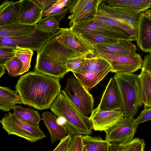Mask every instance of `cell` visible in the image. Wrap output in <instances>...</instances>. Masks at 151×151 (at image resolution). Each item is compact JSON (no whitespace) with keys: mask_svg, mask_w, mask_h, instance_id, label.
<instances>
[{"mask_svg":"<svg viewBox=\"0 0 151 151\" xmlns=\"http://www.w3.org/2000/svg\"><path fill=\"white\" fill-rule=\"evenodd\" d=\"M127 40H119L117 42L111 44H97L95 46V52L114 55L135 56L136 46Z\"/></svg>","mask_w":151,"mask_h":151,"instance_id":"ac0fdd59","label":"cell"},{"mask_svg":"<svg viewBox=\"0 0 151 151\" xmlns=\"http://www.w3.org/2000/svg\"><path fill=\"white\" fill-rule=\"evenodd\" d=\"M86 56H79L68 59L66 62V65L68 72H72L80 68L85 63Z\"/></svg>","mask_w":151,"mask_h":151,"instance_id":"d590c367","label":"cell"},{"mask_svg":"<svg viewBox=\"0 0 151 151\" xmlns=\"http://www.w3.org/2000/svg\"></svg>","mask_w":151,"mask_h":151,"instance_id":"681fc988","label":"cell"},{"mask_svg":"<svg viewBox=\"0 0 151 151\" xmlns=\"http://www.w3.org/2000/svg\"><path fill=\"white\" fill-rule=\"evenodd\" d=\"M97 20L114 26L119 27L129 33L137 39V32L128 25L116 19L106 17L94 16L89 19Z\"/></svg>","mask_w":151,"mask_h":151,"instance_id":"4dcf8cb0","label":"cell"},{"mask_svg":"<svg viewBox=\"0 0 151 151\" xmlns=\"http://www.w3.org/2000/svg\"><path fill=\"white\" fill-rule=\"evenodd\" d=\"M138 125L133 117H124L105 132V140L109 143L110 148L116 150L132 140Z\"/></svg>","mask_w":151,"mask_h":151,"instance_id":"52a82bcc","label":"cell"},{"mask_svg":"<svg viewBox=\"0 0 151 151\" xmlns=\"http://www.w3.org/2000/svg\"><path fill=\"white\" fill-rule=\"evenodd\" d=\"M15 48L6 46H0V65H4L15 56Z\"/></svg>","mask_w":151,"mask_h":151,"instance_id":"e575fe53","label":"cell"},{"mask_svg":"<svg viewBox=\"0 0 151 151\" xmlns=\"http://www.w3.org/2000/svg\"><path fill=\"white\" fill-rule=\"evenodd\" d=\"M58 0H32L43 11L48 9L56 3Z\"/></svg>","mask_w":151,"mask_h":151,"instance_id":"60d3db41","label":"cell"},{"mask_svg":"<svg viewBox=\"0 0 151 151\" xmlns=\"http://www.w3.org/2000/svg\"><path fill=\"white\" fill-rule=\"evenodd\" d=\"M71 145V151H83L84 147L83 136L81 135L73 136Z\"/></svg>","mask_w":151,"mask_h":151,"instance_id":"74e56055","label":"cell"},{"mask_svg":"<svg viewBox=\"0 0 151 151\" xmlns=\"http://www.w3.org/2000/svg\"><path fill=\"white\" fill-rule=\"evenodd\" d=\"M67 12L41 18L37 24L38 28L44 31L56 33L59 29V24L65 16Z\"/></svg>","mask_w":151,"mask_h":151,"instance_id":"83f0119b","label":"cell"},{"mask_svg":"<svg viewBox=\"0 0 151 151\" xmlns=\"http://www.w3.org/2000/svg\"><path fill=\"white\" fill-rule=\"evenodd\" d=\"M145 145L143 139L135 138L128 144L127 151H144Z\"/></svg>","mask_w":151,"mask_h":151,"instance_id":"8d00e7d4","label":"cell"},{"mask_svg":"<svg viewBox=\"0 0 151 151\" xmlns=\"http://www.w3.org/2000/svg\"><path fill=\"white\" fill-rule=\"evenodd\" d=\"M144 13L148 16L151 17V10H148Z\"/></svg>","mask_w":151,"mask_h":151,"instance_id":"f6af8a7d","label":"cell"},{"mask_svg":"<svg viewBox=\"0 0 151 151\" xmlns=\"http://www.w3.org/2000/svg\"><path fill=\"white\" fill-rule=\"evenodd\" d=\"M124 117V112L121 110L98 111L94 109L89 118L95 131L105 132Z\"/></svg>","mask_w":151,"mask_h":151,"instance_id":"2e32d148","label":"cell"},{"mask_svg":"<svg viewBox=\"0 0 151 151\" xmlns=\"http://www.w3.org/2000/svg\"><path fill=\"white\" fill-rule=\"evenodd\" d=\"M128 144L125 145L122 147H121L117 149L115 151H127L128 148Z\"/></svg>","mask_w":151,"mask_h":151,"instance_id":"ee69618b","label":"cell"},{"mask_svg":"<svg viewBox=\"0 0 151 151\" xmlns=\"http://www.w3.org/2000/svg\"><path fill=\"white\" fill-rule=\"evenodd\" d=\"M142 69L151 73V52L144 57Z\"/></svg>","mask_w":151,"mask_h":151,"instance_id":"b9f144b4","label":"cell"},{"mask_svg":"<svg viewBox=\"0 0 151 151\" xmlns=\"http://www.w3.org/2000/svg\"><path fill=\"white\" fill-rule=\"evenodd\" d=\"M55 35L47 42L39 52L55 58L66 60L74 57L85 56L77 53L58 42L55 38Z\"/></svg>","mask_w":151,"mask_h":151,"instance_id":"ffe728a7","label":"cell"},{"mask_svg":"<svg viewBox=\"0 0 151 151\" xmlns=\"http://www.w3.org/2000/svg\"><path fill=\"white\" fill-rule=\"evenodd\" d=\"M50 109L60 118L68 134L90 135L93 132L92 122L89 117L82 114L63 93L60 92L52 103Z\"/></svg>","mask_w":151,"mask_h":151,"instance_id":"7a4b0ae2","label":"cell"},{"mask_svg":"<svg viewBox=\"0 0 151 151\" xmlns=\"http://www.w3.org/2000/svg\"><path fill=\"white\" fill-rule=\"evenodd\" d=\"M94 110L98 111L119 110L124 111L120 93L114 77L110 78L99 106Z\"/></svg>","mask_w":151,"mask_h":151,"instance_id":"5bb4252c","label":"cell"},{"mask_svg":"<svg viewBox=\"0 0 151 151\" xmlns=\"http://www.w3.org/2000/svg\"></svg>","mask_w":151,"mask_h":151,"instance_id":"f907efd6","label":"cell"},{"mask_svg":"<svg viewBox=\"0 0 151 151\" xmlns=\"http://www.w3.org/2000/svg\"><path fill=\"white\" fill-rule=\"evenodd\" d=\"M18 3L17 22L33 25L42 18L43 10L32 0H21Z\"/></svg>","mask_w":151,"mask_h":151,"instance_id":"e0dca14e","label":"cell"},{"mask_svg":"<svg viewBox=\"0 0 151 151\" xmlns=\"http://www.w3.org/2000/svg\"><path fill=\"white\" fill-rule=\"evenodd\" d=\"M112 67L107 60L95 53L86 58L80 68L72 73L77 79L89 91L110 72Z\"/></svg>","mask_w":151,"mask_h":151,"instance_id":"277c9868","label":"cell"},{"mask_svg":"<svg viewBox=\"0 0 151 151\" xmlns=\"http://www.w3.org/2000/svg\"><path fill=\"white\" fill-rule=\"evenodd\" d=\"M95 53L110 63L112 67L111 72L112 73H132L142 68L143 60L139 53L133 57L96 52Z\"/></svg>","mask_w":151,"mask_h":151,"instance_id":"7c38bea8","label":"cell"},{"mask_svg":"<svg viewBox=\"0 0 151 151\" xmlns=\"http://www.w3.org/2000/svg\"><path fill=\"white\" fill-rule=\"evenodd\" d=\"M102 0H70L67 6L70 15L69 25L71 28L78 23L86 21L96 14Z\"/></svg>","mask_w":151,"mask_h":151,"instance_id":"8fae6325","label":"cell"},{"mask_svg":"<svg viewBox=\"0 0 151 151\" xmlns=\"http://www.w3.org/2000/svg\"><path fill=\"white\" fill-rule=\"evenodd\" d=\"M94 46L97 44H111L116 43L119 40L103 35L87 33H80Z\"/></svg>","mask_w":151,"mask_h":151,"instance_id":"1f68e13d","label":"cell"},{"mask_svg":"<svg viewBox=\"0 0 151 151\" xmlns=\"http://www.w3.org/2000/svg\"><path fill=\"white\" fill-rule=\"evenodd\" d=\"M18 1L5 0L0 6V26L18 22Z\"/></svg>","mask_w":151,"mask_h":151,"instance_id":"d4e9b609","label":"cell"},{"mask_svg":"<svg viewBox=\"0 0 151 151\" xmlns=\"http://www.w3.org/2000/svg\"><path fill=\"white\" fill-rule=\"evenodd\" d=\"M69 28L79 33L99 34L118 40H128L131 42L137 40L127 31L97 20L89 19L81 22Z\"/></svg>","mask_w":151,"mask_h":151,"instance_id":"8992f818","label":"cell"},{"mask_svg":"<svg viewBox=\"0 0 151 151\" xmlns=\"http://www.w3.org/2000/svg\"><path fill=\"white\" fill-rule=\"evenodd\" d=\"M0 122L3 129L9 135H14L31 142H35L46 137L40 129L24 122L14 113L9 112L6 114Z\"/></svg>","mask_w":151,"mask_h":151,"instance_id":"ba28073f","label":"cell"},{"mask_svg":"<svg viewBox=\"0 0 151 151\" xmlns=\"http://www.w3.org/2000/svg\"><path fill=\"white\" fill-rule=\"evenodd\" d=\"M83 138L87 151H109V143L103 139L99 135L95 137L83 135Z\"/></svg>","mask_w":151,"mask_h":151,"instance_id":"f1b7e54d","label":"cell"},{"mask_svg":"<svg viewBox=\"0 0 151 151\" xmlns=\"http://www.w3.org/2000/svg\"><path fill=\"white\" fill-rule=\"evenodd\" d=\"M103 1L109 7L141 14L151 8V0H109Z\"/></svg>","mask_w":151,"mask_h":151,"instance_id":"7402d4cb","label":"cell"},{"mask_svg":"<svg viewBox=\"0 0 151 151\" xmlns=\"http://www.w3.org/2000/svg\"><path fill=\"white\" fill-rule=\"evenodd\" d=\"M137 44L145 52H151V17L140 14L138 24Z\"/></svg>","mask_w":151,"mask_h":151,"instance_id":"d6986e66","label":"cell"},{"mask_svg":"<svg viewBox=\"0 0 151 151\" xmlns=\"http://www.w3.org/2000/svg\"><path fill=\"white\" fill-rule=\"evenodd\" d=\"M4 65L9 76L12 77L19 75L23 66L21 61L16 56L6 62Z\"/></svg>","mask_w":151,"mask_h":151,"instance_id":"836d02e7","label":"cell"},{"mask_svg":"<svg viewBox=\"0 0 151 151\" xmlns=\"http://www.w3.org/2000/svg\"><path fill=\"white\" fill-rule=\"evenodd\" d=\"M55 37L58 42L77 54L87 57L95 54V46L81 34L69 28H60Z\"/></svg>","mask_w":151,"mask_h":151,"instance_id":"30bf717a","label":"cell"},{"mask_svg":"<svg viewBox=\"0 0 151 151\" xmlns=\"http://www.w3.org/2000/svg\"><path fill=\"white\" fill-rule=\"evenodd\" d=\"M83 151H87V150L86 147L84 145V147H83Z\"/></svg>","mask_w":151,"mask_h":151,"instance_id":"7dc6e473","label":"cell"},{"mask_svg":"<svg viewBox=\"0 0 151 151\" xmlns=\"http://www.w3.org/2000/svg\"><path fill=\"white\" fill-rule=\"evenodd\" d=\"M15 90H12L6 87H0V109L8 112L13 109L17 104H22L20 96Z\"/></svg>","mask_w":151,"mask_h":151,"instance_id":"cb8c5ba5","label":"cell"},{"mask_svg":"<svg viewBox=\"0 0 151 151\" xmlns=\"http://www.w3.org/2000/svg\"><path fill=\"white\" fill-rule=\"evenodd\" d=\"M14 113L19 119L35 128L40 129L39 124L42 119L37 110L25 108L20 105L13 109Z\"/></svg>","mask_w":151,"mask_h":151,"instance_id":"484cf974","label":"cell"},{"mask_svg":"<svg viewBox=\"0 0 151 151\" xmlns=\"http://www.w3.org/2000/svg\"><path fill=\"white\" fill-rule=\"evenodd\" d=\"M73 137L68 134L61 140L53 151H66L72 142Z\"/></svg>","mask_w":151,"mask_h":151,"instance_id":"ab89813d","label":"cell"},{"mask_svg":"<svg viewBox=\"0 0 151 151\" xmlns=\"http://www.w3.org/2000/svg\"><path fill=\"white\" fill-rule=\"evenodd\" d=\"M5 67L4 65H0V77H1L5 73Z\"/></svg>","mask_w":151,"mask_h":151,"instance_id":"7bdbcfd3","label":"cell"},{"mask_svg":"<svg viewBox=\"0 0 151 151\" xmlns=\"http://www.w3.org/2000/svg\"><path fill=\"white\" fill-rule=\"evenodd\" d=\"M83 115L88 116L93 112V96L77 79L70 76L68 78L64 89L61 90Z\"/></svg>","mask_w":151,"mask_h":151,"instance_id":"5b68a950","label":"cell"},{"mask_svg":"<svg viewBox=\"0 0 151 151\" xmlns=\"http://www.w3.org/2000/svg\"><path fill=\"white\" fill-rule=\"evenodd\" d=\"M37 24L28 25L19 22L0 26V38L17 37L35 32Z\"/></svg>","mask_w":151,"mask_h":151,"instance_id":"603a6c76","label":"cell"},{"mask_svg":"<svg viewBox=\"0 0 151 151\" xmlns=\"http://www.w3.org/2000/svg\"><path fill=\"white\" fill-rule=\"evenodd\" d=\"M114 78L120 93L124 117H133L143 104L139 75L115 73Z\"/></svg>","mask_w":151,"mask_h":151,"instance_id":"3957f363","label":"cell"},{"mask_svg":"<svg viewBox=\"0 0 151 151\" xmlns=\"http://www.w3.org/2000/svg\"><path fill=\"white\" fill-rule=\"evenodd\" d=\"M42 116L44 123L50 133L52 145L57 141H60L68 135L65 127L58 122V118L52 112H44Z\"/></svg>","mask_w":151,"mask_h":151,"instance_id":"44dd1931","label":"cell"},{"mask_svg":"<svg viewBox=\"0 0 151 151\" xmlns=\"http://www.w3.org/2000/svg\"><path fill=\"white\" fill-rule=\"evenodd\" d=\"M33 51L30 49L17 46L15 48V56L19 58L23 64V68L19 75L28 71L30 68V63Z\"/></svg>","mask_w":151,"mask_h":151,"instance_id":"f546056e","label":"cell"},{"mask_svg":"<svg viewBox=\"0 0 151 151\" xmlns=\"http://www.w3.org/2000/svg\"><path fill=\"white\" fill-rule=\"evenodd\" d=\"M141 95L144 108L151 107V75L142 69L139 75Z\"/></svg>","mask_w":151,"mask_h":151,"instance_id":"4316f807","label":"cell"},{"mask_svg":"<svg viewBox=\"0 0 151 151\" xmlns=\"http://www.w3.org/2000/svg\"><path fill=\"white\" fill-rule=\"evenodd\" d=\"M56 33L44 31L37 28L35 32L22 36L0 38V46L28 48L39 52L44 45Z\"/></svg>","mask_w":151,"mask_h":151,"instance_id":"9c48e42d","label":"cell"},{"mask_svg":"<svg viewBox=\"0 0 151 151\" xmlns=\"http://www.w3.org/2000/svg\"><path fill=\"white\" fill-rule=\"evenodd\" d=\"M70 1L69 0H58L48 9L43 12L42 17L54 15L67 12L68 9L65 7H67Z\"/></svg>","mask_w":151,"mask_h":151,"instance_id":"d6a6232c","label":"cell"},{"mask_svg":"<svg viewBox=\"0 0 151 151\" xmlns=\"http://www.w3.org/2000/svg\"><path fill=\"white\" fill-rule=\"evenodd\" d=\"M71 147L72 145L71 143L68 148L66 151H71Z\"/></svg>","mask_w":151,"mask_h":151,"instance_id":"bcb514c9","label":"cell"},{"mask_svg":"<svg viewBox=\"0 0 151 151\" xmlns=\"http://www.w3.org/2000/svg\"><path fill=\"white\" fill-rule=\"evenodd\" d=\"M151 120V107L144 108L137 118L135 119L136 123L138 125L146 121Z\"/></svg>","mask_w":151,"mask_h":151,"instance_id":"f35d334b","label":"cell"},{"mask_svg":"<svg viewBox=\"0 0 151 151\" xmlns=\"http://www.w3.org/2000/svg\"><path fill=\"white\" fill-rule=\"evenodd\" d=\"M67 61L39 52L37 53L34 71L45 75L62 78L68 72L66 65Z\"/></svg>","mask_w":151,"mask_h":151,"instance_id":"4fadbf2b","label":"cell"},{"mask_svg":"<svg viewBox=\"0 0 151 151\" xmlns=\"http://www.w3.org/2000/svg\"><path fill=\"white\" fill-rule=\"evenodd\" d=\"M60 79L30 72L21 76L16 90L24 105L40 110L48 109L61 92Z\"/></svg>","mask_w":151,"mask_h":151,"instance_id":"6da1fadb","label":"cell"},{"mask_svg":"<svg viewBox=\"0 0 151 151\" xmlns=\"http://www.w3.org/2000/svg\"><path fill=\"white\" fill-rule=\"evenodd\" d=\"M140 14L119 8L110 7L102 0L99 5L97 13L95 16L107 17L121 22L132 27L137 32Z\"/></svg>","mask_w":151,"mask_h":151,"instance_id":"9a60e30c","label":"cell"},{"mask_svg":"<svg viewBox=\"0 0 151 151\" xmlns=\"http://www.w3.org/2000/svg\"><path fill=\"white\" fill-rule=\"evenodd\" d=\"M151 75V73L148 72Z\"/></svg>","mask_w":151,"mask_h":151,"instance_id":"c3c4849f","label":"cell"}]
</instances>
